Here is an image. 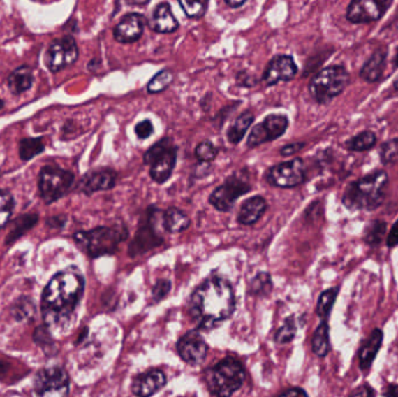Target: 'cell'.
I'll use <instances>...</instances> for the list:
<instances>
[{"label": "cell", "mask_w": 398, "mask_h": 397, "mask_svg": "<svg viewBox=\"0 0 398 397\" xmlns=\"http://www.w3.org/2000/svg\"><path fill=\"white\" fill-rule=\"evenodd\" d=\"M85 289V279L76 266L52 276L41 295L43 325L50 332L66 331L75 321L77 308Z\"/></svg>", "instance_id": "1"}, {"label": "cell", "mask_w": 398, "mask_h": 397, "mask_svg": "<svg viewBox=\"0 0 398 397\" xmlns=\"http://www.w3.org/2000/svg\"><path fill=\"white\" fill-rule=\"evenodd\" d=\"M235 310L233 287L226 279L212 276L192 293L189 312L199 329L211 330L230 318Z\"/></svg>", "instance_id": "2"}, {"label": "cell", "mask_w": 398, "mask_h": 397, "mask_svg": "<svg viewBox=\"0 0 398 397\" xmlns=\"http://www.w3.org/2000/svg\"><path fill=\"white\" fill-rule=\"evenodd\" d=\"M387 171H376L346 187L342 204L351 211H375L383 204L387 195Z\"/></svg>", "instance_id": "3"}, {"label": "cell", "mask_w": 398, "mask_h": 397, "mask_svg": "<svg viewBox=\"0 0 398 397\" xmlns=\"http://www.w3.org/2000/svg\"><path fill=\"white\" fill-rule=\"evenodd\" d=\"M127 238L128 230L126 226H98L73 234L77 247L91 259L115 254Z\"/></svg>", "instance_id": "4"}, {"label": "cell", "mask_w": 398, "mask_h": 397, "mask_svg": "<svg viewBox=\"0 0 398 397\" xmlns=\"http://www.w3.org/2000/svg\"><path fill=\"white\" fill-rule=\"evenodd\" d=\"M204 377L211 394L230 397L242 387L246 372L237 360L226 358L206 370Z\"/></svg>", "instance_id": "5"}, {"label": "cell", "mask_w": 398, "mask_h": 397, "mask_svg": "<svg viewBox=\"0 0 398 397\" xmlns=\"http://www.w3.org/2000/svg\"><path fill=\"white\" fill-rule=\"evenodd\" d=\"M351 76L348 70L342 64H332L318 71L309 83L311 97L318 104L331 103L348 87Z\"/></svg>", "instance_id": "6"}, {"label": "cell", "mask_w": 398, "mask_h": 397, "mask_svg": "<svg viewBox=\"0 0 398 397\" xmlns=\"http://www.w3.org/2000/svg\"><path fill=\"white\" fill-rule=\"evenodd\" d=\"M178 147L171 138H162L143 154V162L149 167V176L157 185L171 178L177 164Z\"/></svg>", "instance_id": "7"}, {"label": "cell", "mask_w": 398, "mask_h": 397, "mask_svg": "<svg viewBox=\"0 0 398 397\" xmlns=\"http://www.w3.org/2000/svg\"><path fill=\"white\" fill-rule=\"evenodd\" d=\"M75 174L59 167L42 168L38 174V192L45 204H52L66 197L73 189Z\"/></svg>", "instance_id": "8"}, {"label": "cell", "mask_w": 398, "mask_h": 397, "mask_svg": "<svg viewBox=\"0 0 398 397\" xmlns=\"http://www.w3.org/2000/svg\"><path fill=\"white\" fill-rule=\"evenodd\" d=\"M251 190V185L248 178L241 176L240 173L235 171L213 190L209 195V202L220 212H228L233 209L237 199Z\"/></svg>", "instance_id": "9"}, {"label": "cell", "mask_w": 398, "mask_h": 397, "mask_svg": "<svg viewBox=\"0 0 398 397\" xmlns=\"http://www.w3.org/2000/svg\"><path fill=\"white\" fill-rule=\"evenodd\" d=\"M36 397H69V374L62 366L45 367L35 375Z\"/></svg>", "instance_id": "10"}, {"label": "cell", "mask_w": 398, "mask_h": 397, "mask_svg": "<svg viewBox=\"0 0 398 397\" xmlns=\"http://www.w3.org/2000/svg\"><path fill=\"white\" fill-rule=\"evenodd\" d=\"M307 168L300 157L284 161L269 168L265 180L269 185L275 188L291 189L305 182Z\"/></svg>", "instance_id": "11"}, {"label": "cell", "mask_w": 398, "mask_h": 397, "mask_svg": "<svg viewBox=\"0 0 398 397\" xmlns=\"http://www.w3.org/2000/svg\"><path fill=\"white\" fill-rule=\"evenodd\" d=\"M80 50L76 40L71 35H66L50 42L45 50V63L49 71L59 73L77 62Z\"/></svg>", "instance_id": "12"}, {"label": "cell", "mask_w": 398, "mask_h": 397, "mask_svg": "<svg viewBox=\"0 0 398 397\" xmlns=\"http://www.w3.org/2000/svg\"><path fill=\"white\" fill-rule=\"evenodd\" d=\"M289 118L282 113H270L251 129L247 138V148L251 150L263 143L275 141L286 132L289 127Z\"/></svg>", "instance_id": "13"}, {"label": "cell", "mask_w": 398, "mask_h": 397, "mask_svg": "<svg viewBox=\"0 0 398 397\" xmlns=\"http://www.w3.org/2000/svg\"><path fill=\"white\" fill-rule=\"evenodd\" d=\"M392 1L389 0H354L346 10V19L351 24H370L380 20L387 13Z\"/></svg>", "instance_id": "14"}, {"label": "cell", "mask_w": 398, "mask_h": 397, "mask_svg": "<svg viewBox=\"0 0 398 397\" xmlns=\"http://www.w3.org/2000/svg\"><path fill=\"white\" fill-rule=\"evenodd\" d=\"M117 173L112 168H96L82 176L76 185V192L91 196L99 192H106L115 188Z\"/></svg>", "instance_id": "15"}, {"label": "cell", "mask_w": 398, "mask_h": 397, "mask_svg": "<svg viewBox=\"0 0 398 397\" xmlns=\"http://www.w3.org/2000/svg\"><path fill=\"white\" fill-rule=\"evenodd\" d=\"M298 73L297 66L293 56L275 55L269 61L262 75V83L265 87H274L279 82H290L296 77Z\"/></svg>", "instance_id": "16"}, {"label": "cell", "mask_w": 398, "mask_h": 397, "mask_svg": "<svg viewBox=\"0 0 398 397\" xmlns=\"http://www.w3.org/2000/svg\"><path fill=\"white\" fill-rule=\"evenodd\" d=\"M178 356L184 363L197 366L205 360L209 346L198 331H189L177 342Z\"/></svg>", "instance_id": "17"}, {"label": "cell", "mask_w": 398, "mask_h": 397, "mask_svg": "<svg viewBox=\"0 0 398 397\" xmlns=\"http://www.w3.org/2000/svg\"><path fill=\"white\" fill-rule=\"evenodd\" d=\"M146 17L141 13L131 12L121 17L113 28V38L119 43H133L139 41L145 31Z\"/></svg>", "instance_id": "18"}, {"label": "cell", "mask_w": 398, "mask_h": 397, "mask_svg": "<svg viewBox=\"0 0 398 397\" xmlns=\"http://www.w3.org/2000/svg\"><path fill=\"white\" fill-rule=\"evenodd\" d=\"M167 384V377L161 370H147L136 375L132 381L133 394L138 397H150L156 394Z\"/></svg>", "instance_id": "19"}, {"label": "cell", "mask_w": 398, "mask_h": 397, "mask_svg": "<svg viewBox=\"0 0 398 397\" xmlns=\"http://www.w3.org/2000/svg\"><path fill=\"white\" fill-rule=\"evenodd\" d=\"M154 211H155V209L153 208V212L149 213L147 216L146 223H145V225L142 224L140 226L139 231L136 233L135 239L133 240L132 244L129 246V253H131L132 257L141 254V253H146L147 251H149L152 248L156 247L159 245L162 244V241H163V239H161L157 236L155 229H154L153 223H152Z\"/></svg>", "instance_id": "20"}, {"label": "cell", "mask_w": 398, "mask_h": 397, "mask_svg": "<svg viewBox=\"0 0 398 397\" xmlns=\"http://www.w3.org/2000/svg\"><path fill=\"white\" fill-rule=\"evenodd\" d=\"M148 26L159 34H171L179 28V22L172 13L170 3H160L153 10Z\"/></svg>", "instance_id": "21"}, {"label": "cell", "mask_w": 398, "mask_h": 397, "mask_svg": "<svg viewBox=\"0 0 398 397\" xmlns=\"http://www.w3.org/2000/svg\"><path fill=\"white\" fill-rule=\"evenodd\" d=\"M387 59V47H378L363 64L360 70V77L367 83H376L383 76Z\"/></svg>", "instance_id": "22"}, {"label": "cell", "mask_w": 398, "mask_h": 397, "mask_svg": "<svg viewBox=\"0 0 398 397\" xmlns=\"http://www.w3.org/2000/svg\"><path fill=\"white\" fill-rule=\"evenodd\" d=\"M268 209V203L262 196H253L241 204L237 213V223L244 226H251L261 219Z\"/></svg>", "instance_id": "23"}, {"label": "cell", "mask_w": 398, "mask_h": 397, "mask_svg": "<svg viewBox=\"0 0 398 397\" xmlns=\"http://www.w3.org/2000/svg\"><path fill=\"white\" fill-rule=\"evenodd\" d=\"M383 344V331L374 329L369 337L362 342L359 349V367L362 372H368Z\"/></svg>", "instance_id": "24"}, {"label": "cell", "mask_w": 398, "mask_h": 397, "mask_svg": "<svg viewBox=\"0 0 398 397\" xmlns=\"http://www.w3.org/2000/svg\"><path fill=\"white\" fill-rule=\"evenodd\" d=\"M34 82L33 68L27 64H22L10 73V76L7 78V87L10 94L19 96L31 90Z\"/></svg>", "instance_id": "25"}, {"label": "cell", "mask_w": 398, "mask_h": 397, "mask_svg": "<svg viewBox=\"0 0 398 397\" xmlns=\"http://www.w3.org/2000/svg\"><path fill=\"white\" fill-rule=\"evenodd\" d=\"M38 220H40V216L38 213L35 212L22 213L17 217L10 223V231L5 238V245L10 246L14 243H17L20 238L24 237V234L38 225Z\"/></svg>", "instance_id": "26"}, {"label": "cell", "mask_w": 398, "mask_h": 397, "mask_svg": "<svg viewBox=\"0 0 398 397\" xmlns=\"http://www.w3.org/2000/svg\"><path fill=\"white\" fill-rule=\"evenodd\" d=\"M190 224L191 220L186 216V213L174 206L168 208L162 213V225L169 233H181L183 231L188 230Z\"/></svg>", "instance_id": "27"}, {"label": "cell", "mask_w": 398, "mask_h": 397, "mask_svg": "<svg viewBox=\"0 0 398 397\" xmlns=\"http://www.w3.org/2000/svg\"><path fill=\"white\" fill-rule=\"evenodd\" d=\"M255 120V115L253 112H242L233 124L230 126V129L227 131V139L232 145H237L244 140L246 132L251 129V124Z\"/></svg>", "instance_id": "28"}, {"label": "cell", "mask_w": 398, "mask_h": 397, "mask_svg": "<svg viewBox=\"0 0 398 397\" xmlns=\"http://www.w3.org/2000/svg\"><path fill=\"white\" fill-rule=\"evenodd\" d=\"M312 351L316 356L319 358L327 356L331 351V342H330V325L327 322H321L316 329L314 335H312Z\"/></svg>", "instance_id": "29"}, {"label": "cell", "mask_w": 398, "mask_h": 397, "mask_svg": "<svg viewBox=\"0 0 398 397\" xmlns=\"http://www.w3.org/2000/svg\"><path fill=\"white\" fill-rule=\"evenodd\" d=\"M45 150V145L42 138H24L19 141V157L27 162L38 157Z\"/></svg>", "instance_id": "30"}, {"label": "cell", "mask_w": 398, "mask_h": 397, "mask_svg": "<svg viewBox=\"0 0 398 397\" xmlns=\"http://www.w3.org/2000/svg\"><path fill=\"white\" fill-rule=\"evenodd\" d=\"M376 134L371 131H364L347 140L345 147L351 152H367L376 146Z\"/></svg>", "instance_id": "31"}, {"label": "cell", "mask_w": 398, "mask_h": 397, "mask_svg": "<svg viewBox=\"0 0 398 397\" xmlns=\"http://www.w3.org/2000/svg\"><path fill=\"white\" fill-rule=\"evenodd\" d=\"M387 233V223L384 220L375 219L367 225L363 241L370 247H377L383 241Z\"/></svg>", "instance_id": "32"}, {"label": "cell", "mask_w": 398, "mask_h": 397, "mask_svg": "<svg viewBox=\"0 0 398 397\" xmlns=\"http://www.w3.org/2000/svg\"><path fill=\"white\" fill-rule=\"evenodd\" d=\"M339 288H330L325 290L320 294V296L318 298L317 311L318 317L320 318L321 322H327L330 315H331L332 309L334 307L335 301L338 297Z\"/></svg>", "instance_id": "33"}, {"label": "cell", "mask_w": 398, "mask_h": 397, "mask_svg": "<svg viewBox=\"0 0 398 397\" xmlns=\"http://www.w3.org/2000/svg\"><path fill=\"white\" fill-rule=\"evenodd\" d=\"M10 315L17 322L31 321L35 315L34 302L29 297L17 298L10 308Z\"/></svg>", "instance_id": "34"}, {"label": "cell", "mask_w": 398, "mask_h": 397, "mask_svg": "<svg viewBox=\"0 0 398 397\" xmlns=\"http://www.w3.org/2000/svg\"><path fill=\"white\" fill-rule=\"evenodd\" d=\"M174 73L169 69H162L147 84V91L150 94H156L167 90L174 82Z\"/></svg>", "instance_id": "35"}, {"label": "cell", "mask_w": 398, "mask_h": 397, "mask_svg": "<svg viewBox=\"0 0 398 397\" xmlns=\"http://www.w3.org/2000/svg\"><path fill=\"white\" fill-rule=\"evenodd\" d=\"M35 344L40 346L47 356H52L56 353V342L52 338V333L45 325H40L35 329L33 335Z\"/></svg>", "instance_id": "36"}, {"label": "cell", "mask_w": 398, "mask_h": 397, "mask_svg": "<svg viewBox=\"0 0 398 397\" xmlns=\"http://www.w3.org/2000/svg\"><path fill=\"white\" fill-rule=\"evenodd\" d=\"M14 206L15 201L13 195L8 190L0 189V230L10 223Z\"/></svg>", "instance_id": "37"}, {"label": "cell", "mask_w": 398, "mask_h": 397, "mask_svg": "<svg viewBox=\"0 0 398 397\" xmlns=\"http://www.w3.org/2000/svg\"><path fill=\"white\" fill-rule=\"evenodd\" d=\"M178 5L181 6L186 17L190 19H200L204 17L209 7V1L206 0H197V1H186L179 0Z\"/></svg>", "instance_id": "38"}, {"label": "cell", "mask_w": 398, "mask_h": 397, "mask_svg": "<svg viewBox=\"0 0 398 397\" xmlns=\"http://www.w3.org/2000/svg\"><path fill=\"white\" fill-rule=\"evenodd\" d=\"M272 290V277L269 273L260 272L251 282V293L255 296L269 295Z\"/></svg>", "instance_id": "39"}, {"label": "cell", "mask_w": 398, "mask_h": 397, "mask_svg": "<svg viewBox=\"0 0 398 397\" xmlns=\"http://www.w3.org/2000/svg\"><path fill=\"white\" fill-rule=\"evenodd\" d=\"M219 154V150L214 146V143L209 140H204L196 147L195 155L197 160L202 164L212 162Z\"/></svg>", "instance_id": "40"}, {"label": "cell", "mask_w": 398, "mask_h": 397, "mask_svg": "<svg viewBox=\"0 0 398 397\" xmlns=\"http://www.w3.org/2000/svg\"><path fill=\"white\" fill-rule=\"evenodd\" d=\"M296 322H295V318L293 316H290V317L286 318L282 326L276 332V342L288 344V342H293L295 337H296Z\"/></svg>", "instance_id": "41"}, {"label": "cell", "mask_w": 398, "mask_h": 397, "mask_svg": "<svg viewBox=\"0 0 398 397\" xmlns=\"http://www.w3.org/2000/svg\"><path fill=\"white\" fill-rule=\"evenodd\" d=\"M380 159L382 164H394L398 161V138L388 140L381 145Z\"/></svg>", "instance_id": "42"}, {"label": "cell", "mask_w": 398, "mask_h": 397, "mask_svg": "<svg viewBox=\"0 0 398 397\" xmlns=\"http://www.w3.org/2000/svg\"><path fill=\"white\" fill-rule=\"evenodd\" d=\"M134 133L139 140L149 139L154 133L153 122L150 119H143L134 126Z\"/></svg>", "instance_id": "43"}, {"label": "cell", "mask_w": 398, "mask_h": 397, "mask_svg": "<svg viewBox=\"0 0 398 397\" xmlns=\"http://www.w3.org/2000/svg\"><path fill=\"white\" fill-rule=\"evenodd\" d=\"M170 289V281H168V280H159V281L154 284L153 290H152L154 300L156 301V302L157 301L162 300V298L167 296Z\"/></svg>", "instance_id": "44"}, {"label": "cell", "mask_w": 398, "mask_h": 397, "mask_svg": "<svg viewBox=\"0 0 398 397\" xmlns=\"http://www.w3.org/2000/svg\"><path fill=\"white\" fill-rule=\"evenodd\" d=\"M304 147H305V143H288V145L281 148V155L284 157H293V155L303 150Z\"/></svg>", "instance_id": "45"}, {"label": "cell", "mask_w": 398, "mask_h": 397, "mask_svg": "<svg viewBox=\"0 0 398 397\" xmlns=\"http://www.w3.org/2000/svg\"><path fill=\"white\" fill-rule=\"evenodd\" d=\"M376 391L373 387H370L368 384H363L356 388L355 391H353L352 394L348 397H375Z\"/></svg>", "instance_id": "46"}, {"label": "cell", "mask_w": 398, "mask_h": 397, "mask_svg": "<svg viewBox=\"0 0 398 397\" xmlns=\"http://www.w3.org/2000/svg\"><path fill=\"white\" fill-rule=\"evenodd\" d=\"M237 85L244 87H254L258 83V80H255L251 73H246V71H240V73H237Z\"/></svg>", "instance_id": "47"}, {"label": "cell", "mask_w": 398, "mask_h": 397, "mask_svg": "<svg viewBox=\"0 0 398 397\" xmlns=\"http://www.w3.org/2000/svg\"><path fill=\"white\" fill-rule=\"evenodd\" d=\"M387 246L389 248H395L398 246V219L391 226L390 232L387 237Z\"/></svg>", "instance_id": "48"}, {"label": "cell", "mask_w": 398, "mask_h": 397, "mask_svg": "<svg viewBox=\"0 0 398 397\" xmlns=\"http://www.w3.org/2000/svg\"><path fill=\"white\" fill-rule=\"evenodd\" d=\"M66 216L64 215H57V216L49 217L47 219V225L52 229H62L66 226Z\"/></svg>", "instance_id": "49"}, {"label": "cell", "mask_w": 398, "mask_h": 397, "mask_svg": "<svg viewBox=\"0 0 398 397\" xmlns=\"http://www.w3.org/2000/svg\"><path fill=\"white\" fill-rule=\"evenodd\" d=\"M279 397H309L307 396V391L302 389V388L295 387L290 388L288 391H284Z\"/></svg>", "instance_id": "50"}, {"label": "cell", "mask_w": 398, "mask_h": 397, "mask_svg": "<svg viewBox=\"0 0 398 397\" xmlns=\"http://www.w3.org/2000/svg\"><path fill=\"white\" fill-rule=\"evenodd\" d=\"M382 396L398 397V384H388L387 387L384 388L383 391H382Z\"/></svg>", "instance_id": "51"}, {"label": "cell", "mask_w": 398, "mask_h": 397, "mask_svg": "<svg viewBox=\"0 0 398 397\" xmlns=\"http://www.w3.org/2000/svg\"><path fill=\"white\" fill-rule=\"evenodd\" d=\"M247 3V0H225V3L230 8H239V7L244 6V3Z\"/></svg>", "instance_id": "52"}, {"label": "cell", "mask_w": 398, "mask_h": 397, "mask_svg": "<svg viewBox=\"0 0 398 397\" xmlns=\"http://www.w3.org/2000/svg\"><path fill=\"white\" fill-rule=\"evenodd\" d=\"M8 370H10V363L0 360V377H3Z\"/></svg>", "instance_id": "53"}, {"label": "cell", "mask_w": 398, "mask_h": 397, "mask_svg": "<svg viewBox=\"0 0 398 397\" xmlns=\"http://www.w3.org/2000/svg\"><path fill=\"white\" fill-rule=\"evenodd\" d=\"M127 3H128V5H133V6H134V5H141V6H142V5H148V3H149V0H147V1H141V3H138V1H127Z\"/></svg>", "instance_id": "54"}, {"label": "cell", "mask_w": 398, "mask_h": 397, "mask_svg": "<svg viewBox=\"0 0 398 397\" xmlns=\"http://www.w3.org/2000/svg\"><path fill=\"white\" fill-rule=\"evenodd\" d=\"M392 63H394L395 68H398V48L397 50H396V54H395L394 61H392Z\"/></svg>", "instance_id": "55"}, {"label": "cell", "mask_w": 398, "mask_h": 397, "mask_svg": "<svg viewBox=\"0 0 398 397\" xmlns=\"http://www.w3.org/2000/svg\"><path fill=\"white\" fill-rule=\"evenodd\" d=\"M392 85H394L395 90L398 91V76L395 78Z\"/></svg>", "instance_id": "56"}, {"label": "cell", "mask_w": 398, "mask_h": 397, "mask_svg": "<svg viewBox=\"0 0 398 397\" xmlns=\"http://www.w3.org/2000/svg\"><path fill=\"white\" fill-rule=\"evenodd\" d=\"M3 99H1V98H0V111L3 110Z\"/></svg>", "instance_id": "57"}, {"label": "cell", "mask_w": 398, "mask_h": 397, "mask_svg": "<svg viewBox=\"0 0 398 397\" xmlns=\"http://www.w3.org/2000/svg\"><path fill=\"white\" fill-rule=\"evenodd\" d=\"M397 300H398V296H397Z\"/></svg>", "instance_id": "58"}]
</instances>
